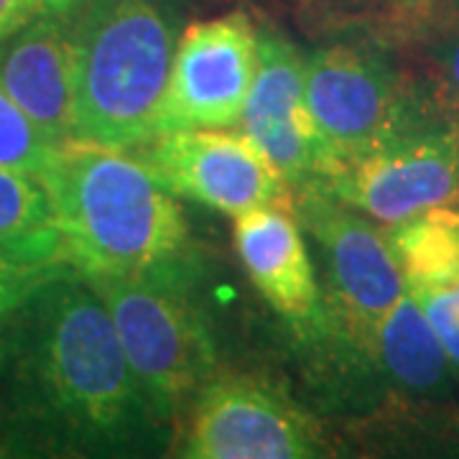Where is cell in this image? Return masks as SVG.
Instances as JSON below:
<instances>
[{"instance_id":"6da1fadb","label":"cell","mask_w":459,"mask_h":459,"mask_svg":"<svg viewBox=\"0 0 459 459\" xmlns=\"http://www.w3.org/2000/svg\"><path fill=\"white\" fill-rule=\"evenodd\" d=\"M18 398L51 442L74 455L148 457L171 444L133 376L95 286L65 268L13 316Z\"/></svg>"},{"instance_id":"7a4b0ae2","label":"cell","mask_w":459,"mask_h":459,"mask_svg":"<svg viewBox=\"0 0 459 459\" xmlns=\"http://www.w3.org/2000/svg\"><path fill=\"white\" fill-rule=\"evenodd\" d=\"M39 177L62 263L84 279L141 273L184 253L189 230L181 207L131 148L72 138Z\"/></svg>"},{"instance_id":"3957f363","label":"cell","mask_w":459,"mask_h":459,"mask_svg":"<svg viewBox=\"0 0 459 459\" xmlns=\"http://www.w3.org/2000/svg\"><path fill=\"white\" fill-rule=\"evenodd\" d=\"M65 16L77 82L74 138L117 148L151 141L181 36L169 0H82Z\"/></svg>"},{"instance_id":"277c9868","label":"cell","mask_w":459,"mask_h":459,"mask_svg":"<svg viewBox=\"0 0 459 459\" xmlns=\"http://www.w3.org/2000/svg\"><path fill=\"white\" fill-rule=\"evenodd\" d=\"M179 258L141 273L87 279L113 316L133 376L171 437L217 376V344ZM174 442V439H171Z\"/></svg>"},{"instance_id":"5b68a950","label":"cell","mask_w":459,"mask_h":459,"mask_svg":"<svg viewBox=\"0 0 459 459\" xmlns=\"http://www.w3.org/2000/svg\"><path fill=\"white\" fill-rule=\"evenodd\" d=\"M316 189L385 230L459 204V128L424 102L406 126L342 161Z\"/></svg>"},{"instance_id":"8992f818","label":"cell","mask_w":459,"mask_h":459,"mask_svg":"<svg viewBox=\"0 0 459 459\" xmlns=\"http://www.w3.org/2000/svg\"><path fill=\"white\" fill-rule=\"evenodd\" d=\"M174 446L186 459L332 457L322 424L253 376H217L181 416Z\"/></svg>"},{"instance_id":"52a82bcc","label":"cell","mask_w":459,"mask_h":459,"mask_svg":"<svg viewBox=\"0 0 459 459\" xmlns=\"http://www.w3.org/2000/svg\"><path fill=\"white\" fill-rule=\"evenodd\" d=\"M304 92L337 169L424 108L391 56L365 41H340L304 56Z\"/></svg>"},{"instance_id":"ba28073f","label":"cell","mask_w":459,"mask_h":459,"mask_svg":"<svg viewBox=\"0 0 459 459\" xmlns=\"http://www.w3.org/2000/svg\"><path fill=\"white\" fill-rule=\"evenodd\" d=\"M291 210L325 255L327 307L373 360L377 327L406 294L388 230L316 186L296 189Z\"/></svg>"},{"instance_id":"9c48e42d","label":"cell","mask_w":459,"mask_h":459,"mask_svg":"<svg viewBox=\"0 0 459 459\" xmlns=\"http://www.w3.org/2000/svg\"><path fill=\"white\" fill-rule=\"evenodd\" d=\"M135 151L174 197L232 217L255 207H294V189L246 133L189 128L159 133Z\"/></svg>"},{"instance_id":"30bf717a","label":"cell","mask_w":459,"mask_h":459,"mask_svg":"<svg viewBox=\"0 0 459 459\" xmlns=\"http://www.w3.org/2000/svg\"><path fill=\"white\" fill-rule=\"evenodd\" d=\"M258 66V29L235 11L186 26L179 36L156 135L189 128H232Z\"/></svg>"},{"instance_id":"8fae6325","label":"cell","mask_w":459,"mask_h":459,"mask_svg":"<svg viewBox=\"0 0 459 459\" xmlns=\"http://www.w3.org/2000/svg\"><path fill=\"white\" fill-rule=\"evenodd\" d=\"M240 128L294 192L319 186L337 169L307 105L304 56L276 31H258V66L240 115Z\"/></svg>"},{"instance_id":"7c38bea8","label":"cell","mask_w":459,"mask_h":459,"mask_svg":"<svg viewBox=\"0 0 459 459\" xmlns=\"http://www.w3.org/2000/svg\"><path fill=\"white\" fill-rule=\"evenodd\" d=\"M0 87L51 141L77 135V82L69 23L39 13L0 41Z\"/></svg>"},{"instance_id":"4fadbf2b","label":"cell","mask_w":459,"mask_h":459,"mask_svg":"<svg viewBox=\"0 0 459 459\" xmlns=\"http://www.w3.org/2000/svg\"><path fill=\"white\" fill-rule=\"evenodd\" d=\"M235 250L268 307L294 327L322 312L314 265L289 207H255L235 217Z\"/></svg>"},{"instance_id":"5bb4252c","label":"cell","mask_w":459,"mask_h":459,"mask_svg":"<svg viewBox=\"0 0 459 459\" xmlns=\"http://www.w3.org/2000/svg\"><path fill=\"white\" fill-rule=\"evenodd\" d=\"M373 360L388 398L446 401L452 394L449 358L409 291L380 322Z\"/></svg>"},{"instance_id":"9a60e30c","label":"cell","mask_w":459,"mask_h":459,"mask_svg":"<svg viewBox=\"0 0 459 459\" xmlns=\"http://www.w3.org/2000/svg\"><path fill=\"white\" fill-rule=\"evenodd\" d=\"M0 250L41 265H65L59 232L39 174L0 169Z\"/></svg>"},{"instance_id":"2e32d148","label":"cell","mask_w":459,"mask_h":459,"mask_svg":"<svg viewBox=\"0 0 459 459\" xmlns=\"http://www.w3.org/2000/svg\"><path fill=\"white\" fill-rule=\"evenodd\" d=\"M368 434L383 455H455L459 457V411L444 401L388 398L370 419Z\"/></svg>"},{"instance_id":"e0dca14e","label":"cell","mask_w":459,"mask_h":459,"mask_svg":"<svg viewBox=\"0 0 459 459\" xmlns=\"http://www.w3.org/2000/svg\"><path fill=\"white\" fill-rule=\"evenodd\" d=\"M56 146L0 87V169L41 174L51 164Z\"/></svg>"},{"instance_id":"ac0fdd59","label":"cell","mask_w":459,"mask_h":459,"mask_svg":"<svg viewBox=\"0 0 459 459\" xmlns=\"http://www.w3.org/2000/svg\"><path fill=\"white\" fill-rule=\"evenodd\" d=\"M413 87L434 113L459 128V26L429 47L424 80Z\"/></svg>"},{"instance_id":"d6986e66","label":"cell","mask_w":459,"mask_h":459,"mask_svg":"<svg viewBox=\"0 0 459 459\" xmlns=\"http://www.w3.org/2000/svg\"><path fill=\"white\" fill-rule=\"evenodd\" d=\"M406 291L421 307L449 358L452 373L459 377V268Z\"/></svg>"},{"instance_id":"ffe728a7","label":"cell","mask_w":459,"mask_h":459,"mask_svg":"<svg viewBox=\"0 0 459 459\" xmlns=\"http://www.w3.org/2000/svg\"><path fill=\"white\" fill-rule=\"evenodd\" d=\"M66 265H41L16 258L11 253L0 250V329L8 327V322L26 304V299L47 283L51 276L62 273Z\"/></svg>"},{"instance_id":"44dd1931","label":"cell","mask_w":459,"mask_h":459,"mask_svg":"<svg viewBox=\"0 0 459 459\" xmlns=\"http://www.w3.org/2000/svg\"><path fill=\"white\" fill-rule=\"evenodd\" d=\"M44 11V0H0V41Z\"/></svg>"},{"instance_id":"7402d4cb","label":"cell","mask_w":459,"mask_h":459,"mask_svg":"<svg viewBox=\"0 0 459 459\" xmlns=\"http://www.w3.org/2000/svg\"><path fill=\"white\" fill-rule=\"evenodd\" d=\"M82 0H44V8L49 11V13H69V11H74L77 5H80Z\"/></svg>"}]
</instances>
